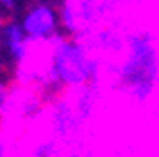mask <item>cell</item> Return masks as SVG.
<instances>
[{"instance_id": "1", "label": "cell", "mask_w": 159, "mask_h": 157, "mask_svg": "<svg viewBox=\"0 0 159 157\" xmlns=\"http://www.w3.org/2000/svg\"><path fill=\"white\" fill-rule=\"evenodd\" d=\"M102 65L91 46L74 36L61 34L49 44V59L32 85L42 96H61L65 89H80L101 82Z\"/></svg>"}, {"instance_id": "2", "label": "cell", "mask_w": 159, "mask_h": 157, "mask_svg": "<svg viewBox=\"0 0 159 157\" xmlns=\"http://www.w3.org/2000/svg\"><path fill=\"white\" fill-rule=\"evenodd\" d=\"M121 59L114 72V83L131 102L142 104L159 83V47L146 30L129 32Z\"/></svg>"}, {"instance_id": "3", "label": "cell", "mask_w": 159, "mask_h": 157, "mask_svg": "<svg viewBox=\"0 0 159 157\" xmlns=\"http://www.w3.org/2000/svg\"><path fill=\"white\" fill-rule=\"evenodd\" d=\"M114 0H63L59 6V21L65 36L85 40L97 29L112 21Z\"/></svg>"}, {"instance_id": "4", "label": "cell", "mask_w": 159, "mask_h": 157, "mask_svg": "<svg viewBox=\"0 0 159 157\" xmlns=\"http://www.w3.org/2000/svg\"><path fill=\"white\" fill-rule=\"evenodd\" d=\"M19 25L34 46H49L55 38L63 34L61 21H59V10L44 0L32 2L23 11Z\"/></svg>"}, {"instance_id": "5", "label": "cell", "mask_w": 159, "mask_h": 157, "mask_svg": "<svg viewBox=\"0 0 159 157\" xmlns=\"http://www.w3.org/2000/svg\"><path fill=\"white\" fill-rule=\"evenodd\" d=\"M0 46L15 66H21L32 57L34 44L27 38L19 21H6L0 27Z\"/></svg>"}, {"instance_id": "6", "label": "cell", "mask_w": 159, "mask_h": 157, "mask_svg": "<svg viewBox=\"0 0 159 157\" xmlns=\"http://www.w3.org/2000/svg\"><path fill=\"white\" fill-rule=\"evenodd\" d=\"M82 125L84 121L76 114L70 99H59L55 102L53 114H51V127H53V136L57 140H68L72 136H76Z\"/></svg>"}, {"instance_id": "7", "label": "cell", "mask_w": 159, "mask_h": 157, "mask_svg": "<svg viewBox=\"0 0 159 157\" xmlns=\"http://www.w3.org/2000/svg\"><path fill=\"white\" fill-rule=\"evenodd\" d=\"M8 95H10V85L6 82L0 80V121L4 117V112H6V102H8Z\"/></svg>"}, {"instance_id": "8", "label": "cell", "mask_w": 159, "mask_h": 157, "mask_svg": "<svg viewBox=\"0 0 159 157\" xmlns=\"http://www.w3.org/2000/svg\"><path fill=\"white\" fill-rule=\"evenodd\" d=\"M0 157H11V142L2 132H0Z\"/></svg>"}, {"instance_id": "9", "label": "cell", "mask_w": 159, "mask_h": 157, "mask_svg": "<svg viewBox=\"0 0 159 157\" xmlns=\"http://www.w3.org/2000/svg\"><path fill=\"white\" fill-rule=\"evenodd\" d=\"M0 8L4 11H8V13H11L17 8V0H0Z\"/></svg>"}, {"instance_id": "10", "label": "cell", "mask_w": 159, "mask_h": 157, "mask_svg": "<svg viewBox=\"0 0 159 157\" xmlns=\"http://www.w3.org/2000/svg\"><path fill=\"white\" fill-rule=\"evenodd\" d=\"M114 2H116V4H125L127 0H114Z\"/></svg>"}]
</instances>
